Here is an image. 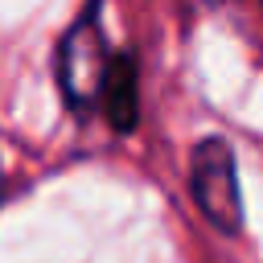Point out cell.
I'll return each mask as SVG.
<instances>
[{
	"label": "cell",
	"instance_id": "2",
	"mask_svg": "<svg viewBox=\"0 0 263 263\" xmlns=\"http://www.w3.org/2000/svg\"><path fill=\"white\" fill-rule=\"evenodd\" d=\"M189 185H193V201L205 214V222L222 234H238L242 226V193H238V168H234V152L226 140L210 136L193 148V164H189Z\"/></svg>",
	"mask_w": 263,
	"mask_h": 263
},
{
	"label": "cell",
	"instance_id": "3",
	"mask_svg": "<svg viewBox=\"0 0 263 263\" xmlns=\"http://www.w3.org/2000/svg\"><path fill=\"white\" fill-rule=\"evenodd\" d=\"M210 4H234V0H210Z\"/></svg>",
	"mask_w": 263,
	"mask_h": 263
},
{
	"label": "cell",
	"instance_id": "1",
	"mask_svg": "<svg viewBox=\"0 0 263 263\" xmlns=\"http://www.w3.org/2000/svg\"><path fill=\"white\" fill-rule=\"evenodd\" d=\"M115 66H119V53L111 49L95 8L82 12L70 25V33L62 37V45H58V86H62V99L78 115L103 111L111 78H115Z\"/></svg>",
	"mask_w": 263,
	"mask_h": 263
}]
</instances>
